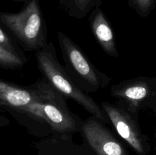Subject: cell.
<instances>
[{
	"instance_id": "1",
	"label": "cell",
	"mask_w": 156,
	"mask_h": 155,
	"mask_svg": "<svg viewBox=\"0 0 156 155\" xmlns=\"http://www.w3.org/2000/svg\"><path fill=\"white\" fill-rule=\"evenodd\" d=\"M0 106L41 138L53 133H79L83 123L70 111L66 98L44 77L27 86L0 79Z\"/></svg>"
},
{
	"instance_id": "2",
	"label": "cell",
	"mask_w": 156,
	"mask_h": 155,
	"mask_svg": "<svg viewBox=\"0 0 156 155\" xmlns=\"http://www.w3.org/2000/svg\"><path fill=\"white\" fill-rule=\"evenodd\" d=\"M35 57L41 74L58 92L65 98L71 99L79 103L88 113L105 124L109 122L101 105L76 85L61 65L52 41L37 51Z\"/></svg>"
},
{
	"instance_id": "3",
	"label": "cell",
	"mask_w": 156,
	"mask_h": 155,
	"mask_svg": "<svg viewBox=\"0 0 156 155\" xmlns=\"http://www.w3.org/2000/svg\"><path fill=\"white\" fill-rule=\"evenodd\" d=\"M0 23L26 51H38L47 43V30L38 0H30L16 13L0 12Z\"/></svg>"
},
{
	"instance_id": "4",
	"label": "cell",
	"mask_w": 156,
	"mask_h": 155,
	"mask_svg": "<svg viewBox=\"0 0 156 155\" xmlns=\"http://www.w3.org/2000/svg\"><path fill=\"white\" fill-rule=\"evenodd\" d=\"M64 67L78 87L85 93H94L106 88L111 81L109 76L101 71L87 57L82 49L63 32H57Z\"/></svg>"
},
{
	"instance_id": "5",
	"label": "cell",
	"mask_w": 156,
	"mask_h": 155,
	"mask_svg": "<svg viewBox=\"0 0 156 155\" xmlns=\"http://www.w3.org/2000/svg\"><path fill=\"white\" fill-rule=\"evenodd\" d=\"M101 106L116 132L137 154L146 155L150 152L149 138L140 129L139 116L123 109L117 103L105 101L101 102Z\"/></svg>"
},
{
	"instance_id": "6",
	"label": "cell",
	"mask_w": 156,
	"mask_h": 155,
	"mask_svg": "<svg viewBox=\"0 0 156 155\" xmlns=\"http://www.w3.org/2000/svg\"><path fill=\"white\" fill-rule=\"evenodd\" d=\"M79 133L94 155H129L112 131L92 115L83 120Z\"/></svg>"
},
{
	"instance_id": "7",
	"label": "cell",
	"mask_w": 156,
	"mask_h": 155,
	"mask_svg": "<svg viewBox=\"0 0 156 155\" xmlns=\"http://www.w3.org/2000/svg\"><path fill=\"white\" fill-rule=\"evenodd\" d=\"M152 85V77L133 78L112 85L110 94L117 100V104L139 116L140 110L146 109Z\"/></svg>"
},
{
	"instance_id": "8",
	"label": "cell",
	"mask_w": 156,
	"mask_h": 155,
	"mask_svg": "<svg viewBox=\"0 0 156 155\" xmlns=\"http://www.w3.org/2000/svg\"><path fill=\"white\" fill-rule=\"evenodd\" d=\"M72 133H53L35 143L36 155H94L85 144L74 141Z\"/></svg>"
},
{
	"instance_id": "9",
	"label": "cell",
	"mask_w": 156,
	"mask_h": 155,
	"mask_svg": "<svg viewBox=\"0 0 156 155\" xmlns=\"http://www.w3.org/2000/svg\"><path fill=\"white\" fill-rule=\"evenodd\" d=\"M91 30L94 39L106 54L116 58L120 56L114 30L104 12L99 7L92 10Z\"/></svg>"
},
{
	"instance_id": "10",
	"label": "cell",
	"mask_w": 156,
	"mask_h": 155,
	"mask_svg": "<svg viewBox=\"0 0 156 155\" xmlns=\"http://www.w3.org/2000/svg\"><path fill=\"white\" fill-rule=\"evenodd\" d=\"M27 58L25 55L14 53L0 45V68L18 69L25 65Z\"/></svg>"
},
{
	"instance_id": "11",
	"label": "cell",
	"mask_w": 156,
	"mask_h": 155,
	"mask_svg": "<svg viewBox=\"0 0 156 155\" xmlns=\"http://www.w3.org/2000/svg\"><path fill=\"white\" fill-rule=\"evenodd\" d=\"M101 4V0H69L66 9L72 16L82 18L93 9L98 8Z\"/></svg>"
},
{
	"instance_id": "12",
	"label": "cell",
	"mask_w": 156,
	"mask_h": 155,
	"mask_svg": "<svg viewBox=\"0 0 156 155\" xmlns=\"http://www.w3.org/2000/svg\"><path fill=\"white\" fill-rule=\"evenodd\" d=\"M127 2L131 9L143 18L149 16L156 6V0H127Z\"/></svg>"
},
{
	"instance_id": "13",
	"label": "cell",
	"mask_w": 156,
	"mask_h": 155,
	"mask_svg": "<svg viewBox=\"0 0 156 155\" xmlns=\"http://www.w3.org/2000/svg\"><path fill=\"white\" fill-rule=\"evenodd\" d=\"M0 45L3 46L6 49L14 52V53L23 54L21 49L17 47L16 44L14 42L13 40L1 27H0Z\"/></svg>"
},
{
	"instance_id": "14",
	"label": "cell",
	"mask_w": 156,
	"mask_h": 155,
	"mask_svg": "<svg viewBox=\"0 0 156 155\" xmlns=\"http://www.w3.org/2000/svg\"><path fill=\"white\" fill-rule=\"evenodd\" d=\"M146 109H151L156 113V76L152 77V90L146 104Z\"/></svg>"
},
{
	"instance_id": "15",
	"label": "cell",
	"mask_w": 156,
	"mask_h": 155,
	"mask_svg": "<svg viewBox=\"0 0 156 155\" xmlns=\"http://www.w3.org/2000/svg\"><path fill=\"white\" fill-rule=\"evenodd\" d=\"M4 111V109L0 106V128L5 127V126H7L10 124L9 119L3 113Z\"/></svg>"
},
{
	"instance_id": "16",
	"label": "cell",
	"mask_w": 156,
	"mask_h": 155,
	"mask_svg": "<svg viewBox=\"0 0 156 155\" xmlns=\"http://www.w3.org/2000/svg\"><path fill=\"white\" fill-rule=\"evenodd\" d=\"M59 2H60L61 4H62V5H64V7L66 9L67 5H68V4H69V0H59Z\"/></svg>"
},
{
	"instance_id": "17",
	"label": "cell",
	"mask_w": 156,
	"mask_h": 155,
	"mask_svg": "<svg viewBox=\"0 0 156 155\" xmlns=\"http://www.w3.org/2000/svg\"><path fill=\"white\" fill-rule=\"evenodd\" d=\"M15 1H18V2H25L26 3L27 2H29L30 0H15Z\"/></svg>"
},
{
	"instance_id": "18",
	"label": "cell",
	"mask_w": 156,
	"mask_h": 155,
	"mask_svg": "<svg viewBox=\"0 0 156 155\" xmlns=\"http://www.w3.org/2000/svg\"><path fill=\"white\" fill-rule=\"evenodd\" d=\"M155 141H156V130H155Z\"/></svg>"
}]
</instances>
